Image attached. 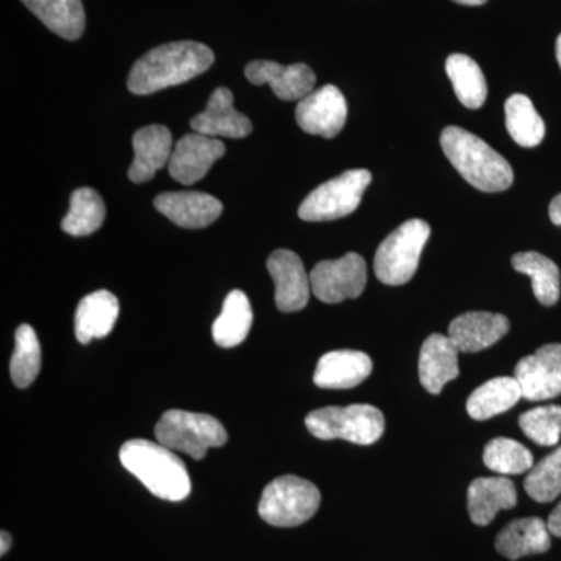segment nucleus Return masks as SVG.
Wrapping results in <instances>:
<instances>
[{
	"instance_id": "20",
	"label": "nucleus",
	"mask_w": 561,
	"mask_h": 561,
	"mask_svg": "<svg viewBox=\"0 0 561 561\" xmlns=\"http://www.w3.org/2000/svg\"><path fill=\"white\" fill-rule=\"evenodd\" d=\"M133 150H135V160L128 179L133 183H147L169 164L172 158V133L164 125H149L140 128L133 136Z\"/></svg>"
},
{
	"instance_id": "27",
	"label": "nucleus",
	"mask_w": 561,
	"mask_h": 561,
	"mask_svg": "<svg viewBox=\"0 0 561 561\" xmlns=\"http://www.w3.org/2000/svg\"><path fill=\"white\" fill-rule=\"evenodd\" d=\"M516 272L529 276L535 297L542 306H553L560 300V268L556 262L537 251L516 253L512 257Z\"/></svg>"
},
{
	"instance_id": "33",
	"label": "nucleus",
	"mask_w": 561,
	"mask_h": 561,
	"mask_svg": "<svg viewBox=\"0 0 561 561\" xmlns=\"http://www.w3.org/2000/svg\"><path fill=\"white\" fill-rule=\"evenodd\" d=\"M524 489L531 500L552 502L561 494V446L531 467L524 481Z\"/></svg>"
},
{
	"instance_id": "25",
	"label": "nucleus",
	"mask_w": 561,
	"mask_h": 561,
	"mask_svg": "<svg viewBox=\"0 0 561 561\" xmlns=\"http://www.w3.org/2000/svg\"><path fill=\"white\" fill-rule=\"evenodd\" d=\"M522 398V387L515 376H501L472 391L468 398L467 411L472 420L485 421L511 411Z\"/></svg>"
},
{
	"instance_id": "5",
	"label": "nucleus",
	"mask_w": 561,
	"mask_h": 561,
	"mask_svg": "<svg viewBox=\"0 0 561 561\" xmlns=\"http://www.w3.org/2000/svg\"><path fill=\"white\" fill-rule=\"evenodd\" d=\"M157 442L172 451L205 459L210 448H220L228 440L224 424L206 413L168 411L154 427Z\"/></svg>"
},
{
	"instance_id": "23",
	"label": "nucleus",
	"mask_w": 561,
	"mask_h": 561,
	"mask_svg": "<svg viewBox=\"0 0 561 561\" xmlns=\"http://www.w3.org/2000/svg\"><path fill=\"white\" fill-rule=\"evenodd\" d=\"M496 549L508 560L545 553L551 549V531L541 518L515 519L500 531Z\"/></svg>"
},
{
	"instance_id": "2",
	"label": "nucleus",
	"mask_w": 561,
	"mask_h": 561,
	"mask_svg": "<svg viewBox=\"0 0 561 561\" xmlns=\"http://www.w3.org/2000/svg\"><path fill=\"white\" fill-rule=\"evenodd\" d=\"M443 153L472 187L482 192L507 191L513 184V169L485 140L460 127L442 131Z\"/></svg>"
},
{
	"instance_id": "10",
	"label": "nucleus",
	"mask_w": 561,
	"mask_h": 561,
	"mask_svg": "<svg viewBox=\"0 0 561 561\" xmlns=\"http://www.w3.org/2000/svg\"><path fill=\"white\" fill-rule=\"evenodd\" d=\"M348 117L345 95L334 84L313 90L298 102L295 119L302 131L332 139L343 130Z\"/></svg>"
},
{
	"instance_id": "37",
	"label": "nucleus",
	"mask_w": 561,
	"mask_h": 561,
	"mask_svg": "<svg viewBox=\"0 0 561 561\" xmlns=\"http://www.w3.org/2000/svg\"><path fill=\"white\" fill-rule=\"evenodd\" d=\"M0 542H2V546H0V556H5V553L9 552L11 548V537L10 534H7L5 530H3L2 535H0Z\"/></svg>"
},
{
	"instance_id": "39",
	"label": "nucleus",
	"mask_w": 561,
	"mask_h": 561,
	"mask_svg": "<svg viewBox=\"0 0 561 561\" xmlns=\"http://www.w3.org/2000/svg\"><path fill=\"white\" fill-rule=\"evenodd\" d=\"M556 54H557V61H559V65L561 68V35L559 36V38H557Z\"/></svg>"
},
{
	"instance_id": "32",
	"label": "nucleus",
	"mask_w": 561,
	"mask_h": 561,
	"mask_svg": "<svg viewBox=\"0 0 561 561\" xmlns=\"http://www.w3.org/2000/svg\"><path fill=\"white\" fill-rule=\"evenodd\" d=\"M486 468L497 474H523L534 467V456L522 443L512 438H494L483 451Z\"/></svg>"
},
{
	"instance_id": "19",
	"label": "nucleus",
	"mask_w": 561,
	"mask_h": 561,
	"mask_svg": "<svg viewBox=\"0 0 561 561\" xmlns=\"http://www.w3.org/2000/svg\"><path fill=\"white\" fill-rule=\"evenodd\" d=\"M459 353L448 335L432 334L421 346L419 373L424 389L438 394L459 378Z\"/></svg>"
},
{
	"instance_id": "22",
	"label": "nucleus",
	"mask_w": 561,
	"mask_h": 561,
	"mask_svg": "<svg viewBox=\"0 0 561 561\" xmlns=\"http://www.w3.org/2000/svg\"><path fill=\"white\" fill-rule=\"evenodd\" d=\"M119 319V301L108 290L87 295L76 312L77 341L88 345L94 339L106 337Z\"/></svg>"
},
{
	"instance_id": "26",
	"label": "nucleus",
	"mask_w": 561,
	"mask_h": 561,
	"mask_svg": "<svg viewBox=\"0 0 561 561\" xmlns=\"http://www.w3.org/2000/svg\"><path fill=\"white\" fill-rule=\"evenodd\" d=\"M253 324V309L242 290H232L225 298L219 319L214 321V342L221 348H234L245 342Z\"/></svg>"
},
{
	"instance_id": "18",
	"label": "nucleus",
	"mask_w": 561,
	"mask_h": 561,
	"mask_svg": "<svg viewBox=\"0 0 561 561\" xmlns=\"http://www.w3.org/2000/svg\"><path fill=\"white\" fill-rule=\"evenodd\" d=\"M373 371V360L362 351L339 350L324 354L317 364L313 382L320 389H353Z\"/></svg>"
},
{
	"instance_id": "3",
	"label": "nucleus",
	"mask_w": 561,
	"mask_h": 561,
	"mask_svg": "<svg viewBox=\"0 0 561 561\" xmlns=\"http://www.w3.org/2000/svg\"><path fill=\"white\" fill-rule=\"evenodd\" d=\"M121 461L154 496L164 501L186 500L191 478L186 465L161 443L131 440L121 448Z\"/></svg>"
},
{
	"instance_id": "7",
	"label": "nucleus",
	"mask_w": 561,
	"mask_h": 561,
	"mask_svg": "<svg viewBox=\"0 0 561 561\" xmlns=\"http://www.w3.org/2000/svg\"><path fill=\"white\" fill-rule=\"evenodd\" d=\"M321 494L312 482L297 476H283L265 486L260 515L275 527H297L319 511Z\"/></svg>"
},
{
	"instance_id": "21",
	"label": "nucleus",
	"mask_w": 561,
	"mask_h": 561,
	"mask_svg": "<svg viewBox=\"0 0 561 561\" xmlns=\"http://www.w3.org/2000/svg\"><path fill=\"white\" fill-rule=\"evenodd\" d=\"M518 502L515 483L507 478H481L468 489V512L476 526H489L497 513L511 511Z\"/></svg>"
},
{
	"instance_id": "28",
	"label": "nucleus",
	"mask_w": 561,
	"mask_h": 561,
	"mask_svg": "<svg viewBox=\"0 0 561 561\" xmlns=\"http://www.w3.org/2000/svg\"><path fill=\"white\" fill-rule=\"evenodd\" d=\"M446 73L461 105L470 110L482 108L489 87L478 62L468 55L454 54L446 60Z\"/></svg>"
},
{
	"instance_id": "29",
	"label": "nucleus",
	"mask_w": 561,
	"mask_h": 561,
	"mask_svg": "<svg viewBox=\"0 0 561 561\" xmlns=\"http://www.w3.org/2000/svg\"><path fill=\"white\" fill-rule=\"evenodd\" d=\"M505 125L518 146L534 149L545 139L546 125L534 103L524 94H513L505 102Z\"/></svg>"
},
{
	"instance_id": "1",
	"label": "nucleus",
	"mask_w": 561,
	"mask_h": 561,
	"mask_svg": "<svg viewBox=\"0 0 561 561\" xmlns=\"http://www.w3.org/2000/svg\"><path fill=\"white\" fill-rule=\"evenodd\" d=\"M214 51L195 41L162 44L133 66L127 87L131 94L149 95L186 83L213 66Z\"/></svg>"
},
{
	"instance_id": "4",
	"label": "nucleus",
	"mask_w": 561,
	"mask_h": 561,
	"mask_svg": "<svg viewBox=\"0 0 561 561\" xmlns=\"http://www.w3.org/2000/svg\"><path fill=\"white\" fill-rule=\"evenodd\" d=\"M306 427L320 440H345L368 446L382 437L386 419L375 405L351 404L309 413Z\"/></svg>"
},
{
	"instance_id": "24",
	"label": "nucleus",
	"mask_w": 561,
	"mask_h": 561,
	"mask_svg": "<svg viewBox=\"0 0 561 561\" xmlns=\"http://www.w3.org/2000/svg\"><path fill=\"white\" fill-rule=\"evenodd\" d=\"M28 10L55 35L76 41L87 25L81 0H21Z\"/></svg>"
},
{
	"instance_id": "17",
	"label": "nucleus",
	"mask_w": 561,
	"mask_h": 561,
	"mask_svg": "<svg viewBox=\"0 0 561 561\" xmlns=\"http://www.w3.org/2000/svg\"><path fill=\"white\" fill-rule=\"evenodd\" d=\"M511 330V321L502 313L467 312L449 324L448 337L461 353H478L500 342Z\"/></svg>"
},
{
	"instance_id": "11",
	"label": "nucleus",
	"mask_w": 561,
	"mask_h": 561,
	"mask_svg": "<svg viewBox=\"0 0 561 561\" xmlns=\"http://www.w3.org/2000/svg\"><path fill=\"white\" fill-rule=\"evenodd\" d=\"M515 378L527 401H545L561 394V345L541 346L537 353L523 357L515 368Z\"/></svg>"
},
{
	"instance_id": "13",
	"label": "nucleus",
	"mask_w": 561,
	"mask_h": 561,
	"mask_svg": "<svg viewBox=\"0 0 561 561\" xmlns=\"http://www.w3.org/2000/svg\"><path fill=\"white\" fill-rule=\"evenodd\" d=\"M225 150L227 147L217 138L195 131L184 135L173 147L169 173L181 184L197 183L224 157Z\"/></svg>"
},
{
	"instance_id": "14",
	"label": "nucleus",
	"mask_w": 561,
	"mask_h": 561,
	"mask_svg": "<svg viewBox=\"0 0 561 561\" xmlns=\"http://www.w3.org/2000/svg\"><path fill=\"white\" fill-rule=\"evenodd\" d=\"M250 83L261 87L268 84L276 98L286 102H300L311 94L316 87V73L308 65L283 66L275 61H251L245 68Z\"/></svg>"
},
{
	"instance_id": "6",
	"label": "nucleus",
	"mask_w": 561,
	"mask_h": 561,
	"mask_svg": "<svg viewBox=\"0 0 561 561\" xmlns=\"http://www.w3.org/2000/svg\"><path fill=\"white\" fill-rule=\"evenodd\" d=\"M431 238L427 221H404L387 236L375 256L376 278L386 286H402L413 278L419 268L421 254Z\"/></svg>"
},
{
	"instance_id": "8",
	"label": "nucleus",
	"mask_w": 561,
	"mask_h": 561,
	"mask_svg": "<svg viewBox=\"0 0 561 561\" xmlns=\"http://www.w3.org/2000/svg\"><path fill=\"white\" fill-rule=\"evenodd\" d=\"M371 183V173L354 169L335 176L313 190L298 209L305 221L337 220L359 208L364 192Z\"/></svg>"
},
{
	"instance_id": "36",
	"label": "nucleus",
	"mask_w": 561,
	"mask_h": 561,
	"mask_svg": "<svg viewBox=\"0 0 561 561\" xmlns=\"http://www.w3.org/2000/svg\"><path fill=\"white\" fill-rule=\"evenodd\" d=\"M549 217L553 225L561 227V194L557 195L549 205Z\"/></svg>"
},
{
	"instance_id": "12",
	"label": "nucleus",
	"mask_w": 561,
	"mask_h": 561,
	"mask_svg": "<svg viewBox=\"0 0 561 561\" xmlns=\"http://www.w3.org/2000/svg\"><path fill=\"white\" fill-rule=\"evenodd\" d=\"M268 273L275 283V301L280 312H298L308 306L311 297V276L297 253L290 250L273 251L267 261Z\"/></svg>"
},
{
	"instance_id": "38",
	"label": "nucleus",
	"mask_w": 561,
	"mask_h": 561,
	"mask_svg": "<svg viewBox=\"0 0 561 561\" xmlns=\"http://www.w3.org/2000/svg\"><path fill=\"white\" fill-rule=\"evenodd\" d=\"M453 2L459 3V5L481 7L485 5L489 0H453Z\"/></svg>"
},
{
	"instance_id": "30",
	"label": "nucleus",
	"mask_w": 561,
	"mask_h": 561,
	"mask_svg": "<svg viewBox=\"0 0 561 561\" xmlns=\"http://www.w3.org/2000/svg\"><path fill=\"white\" fill-rule=\"evenodd\" d=\"M106 208L101 194L91 187H80L70 195V208L61 221V230L83 238L99 230L105 221Z\"/></svg>"
},
{
	"instance_id": "35",
	"label": "nucleus",
	"mask_w": 561,
	"mask_h": 561,
	"mask_svg": "<svg viewBox=\"0 0 561 561\" xmlns=\"http://www.w3.org/2000/svg\"><path fill=\"white\" fill-rule=\"evenodd\" d=\"M548 527L553 537L561 538V502L553 508L551 515H549Z\"/></svg>"
},
{
	"instance_id": "9",
	"label": "nucleus",
	"mask_w": 561,
	"mask_h": 561,
	"mask_svg": "<svg viewBox=\"0 0 561 561\" xmlns=\"http://www.w3.org/2000/svg\"><path fill=\"white\" fill-rule=\"evenodd\" d=\"M309 276L312 294L327 305H337L360 297L367 286V264L360 254L348 253L341 260L319 262Z\"/></svg>"
},
{
	"instance_id": "16",
	"label": "nucleus",
	"mask_w": 561,
	"mask_h": 561,
	"mask_svg": "<svg viewBox=\"0 0 561 561\" xmlns=\"http://www.w3.org/2000/svg\"><path fill=\"white\" fill-rule=\"evenodd\" d=\"M232 103V92L228 88H217L210 94L205 111L191 121L192 130L217 139L219 136L231 139L247 138L253 131V124L249 117L239 113Z\"/></svg>"
},
{
	"instance_id": "15",
	"label": "nucleus",
	"mask_w": 561,
	"mask_h": 561,
	"mask_svg": "<svg viewBox=\"0 0 561 561\" xmlns=\"http://www.w3.org/2000/svg\"><path fill=\"white\" fill-rule=\"evenodd\" d=\"M154 208L176 227L201 230L219 219L224 205L219 198L203 192H165L153 202Z\"/></svg>"
},
{
	"instance_id": "34",
	"label": "nucleus",
	"mask_w": 561,
	"mask_h": 561,
	"mask_svg": "<svg viewBox=\"0 0 561 561\" xmlns=\"http://www.w3.org/2000/svg\"><path fill=\"white\" fill-rule=\"evenodd\" d=\"M519 427L540 446H557L561 438V405H542L519 416Z\"/></svg>"
},
{
	"instance_id": "31",
	"label": "nucleus",
	"mask_w": 561,
	"mask_h": 561,
	"mask_svg": "<svg viewBox=\"0 0 561 561\" xmlns=\"http://www.w3.org/2000/svg\"><path fill=\"white\" fill-rule=\"evenodd\" d=\"M13 356L10 362L11 379L20 389L31 386L41 370V345L31 324H21L14 337Z\"/></svg>"
}]
</instances>
